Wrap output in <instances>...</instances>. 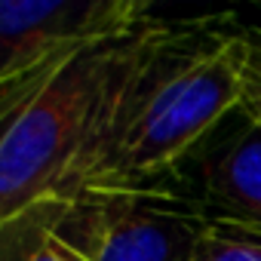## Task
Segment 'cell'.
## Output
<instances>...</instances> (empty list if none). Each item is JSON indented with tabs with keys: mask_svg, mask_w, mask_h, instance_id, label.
<instances>
[{
	"mask_svg": "<svg viewBox=\"0 0 261 261\" xmlns=\"http://www.w3.org/2000/svg\"><path fill=\"white\" fill-rule=\"evenodd\" d=\"M160 22L68 43L0 80V221L98 188Z\"/></svg>",
	"mask_w": 261,
	"mask_h": 261,
	"instance_id": "obj_1",
	"label": "cell"
},
{
	"mask_svg": "<svg viewBox=\"0 0 261 261\" xmlns=\"http://www.w3.org/2000/svg\"><path fill=\"white\" fill-rule=\"evenodd\" d=\"M249 31L206 19L160 25L126 105L123 136L98 188L154 185L233 114L249 86Z\"/></svg>",
	"mask_w": 261,
	"mask_h": 261,
	"instance_id": "obj_2",
	"label": "cell"
},
{
	"mask_svg": "<svg viewBox=\"0 0 261 261\" xmlns=\"http://www.w3.org/2000/svg\"><path fill=\"white\" fill-rule=\"evenodd\" d=\"M212 215L166 188H92L62 200L56 230L83 261H188Z\"/></svg>",
	"mask_w": 261,
	"mask_h": 261,
	"instance_id": "obj_3",
	"label": "cell"
},
{
	"mask_svg": "<svg viewBox=\"0 0 261 261\" xmlns=\"http://www.w3.org/2000/svg\"><path fill=\"white\" fill-rule=\"evenodd\" d=\"M145 16L136 0H0V80L68 43L136 31Z\"/></svg>",
	"mask_w": 261,
	"mask_h": 261,
	"instance_id": "obj_4",
	"label": "cell"
},
{
	"mask_svg": "<svg viewBox=\"0 0 261 261\" xmlns=\"http://www.w3.org/2000/svg\"><path fill=\"white\" fill-rule=\"evenodd\" d=\"M185 160H194L191 200L212 218H224L261 233V120L240 105V123L209 133ZM181 160V163H185Z\"/></svg>",
	"mask_w": 261,
	"mask_h": 261,
	"instance_id": "obj_5",
	"label": "cell"
},
{
	"mask_svg": "<svg viewBox=\"0 0 261 261\" xmlns=\"http://www.w3.org/2000/svg\"><path fill=\"white\" fill-rule=\"evenodd\" d=\"M62 200L0 221V261H83L56 230Z\"/></svg>",
	"mask_w": 261,
	"mask_h": 261,
	"instance_id": "obj_6",
	"label": "cell"
},
{
	"mask_svg": "<svg viewBox=\"0 0 261 261\" xmlns=\"http://www.w3.org/2000/svg\"><path fill=\"white\" fill-rule=\"evenodd\" d=\"M188 261H261V233L224 218H212Z\"/></svg>",
	"mask_w": 261,
	"mask_h": 261,
	"instance_id": "obj_7",
	"label": "cell"
},
{
	"mask_svg": "<svg viewBox=\"0 0 261 261\" xmlns=\"http://www.w3.org/2000/svg\"><path fill=\"white\" fill-rule=\"evenodd\" d=\"M249 40H252V65H249V86H246L243 108L261 120V28H252Z\"/></svg>",
	"mask_w": 261,
	"mask_h": 261,
	"instance_id": "obj_8",
	"label": "cell"
}]
</instances>
